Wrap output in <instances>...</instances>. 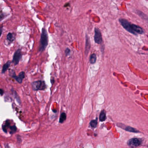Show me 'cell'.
Here are the masks:
<instances>
[{"instance_id":"20","label":"cell","mask_w":148,"mask_h":148,"mask_svg":"<svg viewBox=\"0 0 148 148\" xmlns=\"http://www.w3.org/2000/svg\"><path fill=\"white\" fill-rule=\"evenodd\" d=\"M19 77L21 79L23 80L24 78H25V72L24 71H21L20 73L18 75Z\"/></svg>"},{"instance_id":"10","label":"cell","mask_w":148,"mask_h":148,"mask_svg":"<svg viewBox=\"0 0 148 148\" xmlns=\"http://www.w3.org/2000/svg\"><path fill=\"white\" fill-rule=\"evenodd\" d=\"M11 63L12 62L10 60H8V61L7 62L6 64H4V65L3 66V68H2V73H5L6 71H7L8 68L10 67V65H11Z\"/></svg>"},{"instance_id":"21","label":"cell","mask_w":148,"mask_h":148,"mask_svg":"<svg viewBox=\"0 0 148 148\" xmlns=\"http://www.w3.org/2000/svg\"><path fill=\"white\" fill-rule=\"evenodd\" d=\"M71 52V50L69 48H66V49L65 51V53L66 56H67L69 53Z\"/></svg>"},{"instance_id":"12","label":"cell","mask_w":148,"mask_h":148,"mask_svg":"<svg viewBox=\"0 0 148 148\" xmlns=\"http://www.w3.org/2000/svg\"><path fill=\"white\" fill-rule=\"evenodd\" d=\"M126 131L130 132H134V133H138V132H140L136 129L133 128V127H130V126H126L125 128H123Z\"/></svg>"},{"instance_id":"8","label":"cell","mask_w":148,"mask_h":148,"mask_svg":"<svg viewBox=\"0 0 148 148\" xmlns=\"http://www.w3.org/2000/svg\"><path fill=\"white\" fill-rule=\"evenodd\" d=\"M10 126H11V121L9 120H6L5 124H4V125H2V129H3L4 132L7 133L8 129L9 128Z\"/></svg>"},{"instance_id":"17","label":"cell","mask_w":148,"mask_h":148,"mask_svg":"<svg viewBox=\"0 0 148 148\" xmlns=\"http://www.w3.org/2000/svg\"><path fill=\"white\" fill-rule=\"evenodd\" d=\"M9 128L10 129V133L11 134H14V133H15L17 131V128L15 125L11 126L9 127Z\"/></svg>"},{"instance_id":"11","label":"cell","mask_w":148,"mask_h":148,"mask_svg":"<svg viewBox=\"0 0 148 148\" xmlns=\"http://www.w3.org/2000/svg\"><path fill=\"white\" fill-rule=\"evenodd\" d=\"M106 119V112L105 110H103V111L101 112L100 114H99V120L101 122H103V121H105Z\"/></svg>"},{"instance_id":"15","label":"cell","mask_w":148,"mask_h":148,"mask_svg":"<svg viewBox=\"0 0 148 148\" xmlns=\"http://www.w3.org/2000/svg\"><path fill=\"white\" fill-rule=\"evenodd\" d=\"M90 124L92 128H96L98 124L97 119H97H95V120H92L90 123Z\"/></svg>"},{"instance_id":"24","label":"cell","mask_w":148,"mask_h":148,"mask_svg":"<svg viewBox=\"0 0 148 148\" xmlns=\"http://www.w3.org/2000/svg\"><path fill=\"white\" fill-rule=\"evenodd\" d=\"M5 148H9L10 147L8 146V144H6V145H5Z\"/></svg>"},{"instance_id":"2","label":"cell","mask_w":148,"mask_h":148,"mask_svg":"<svg viewBox=\"0 0 148 148\" xmlns=\"http://www.w3.org/2000/svg\"><path fill=\"white\" fill-rule=\"evenodd\" d=\"M119 21L121 24V25L127 32L132 34L134 35H136L133 31V24H131L130 22H129L128 20L125 19H120L119 20Z\"/></svg>"},{"instance_id":"7","label":"cell","mask_w":148,"mask_h":148,"mask_svg":"<svg viewBox=\"0 0 148 148\" xmlns=\"http://www.w3.org/2000/svg\"><path fill=\"white\" fill-rule=\"evenodd\" d=\"M9 74H10V77H11L14 79L18 83H19V84H21V83H22L23 80L21 79L19 77V76H17V75H16L15 71H14V70H11L10 71Z\"/></svg>"},{"instance_id":"25","label":"cell","mask_w":148,"mask_h":148,"mask_svg":"<svg viewBox=\"0 0 148 148\" xmlns=\"http://www.w3.org/2000/svg\"><path fill=\"white\" fill-rule=\"evenodd\" d=\"M3 16H1V15H0V21H1V20L3 18Z\"/></svg>"},{"instance_id":"16","label":"cell","mask_w":148,"mask_h":148,"mask_svg":"<svg viewBox=\"0 0 148 148\" xmlns=\"http://www.w3.org/2000/svg\"><path fill=\"white\" fill-rule=\"evenodd\" d=\"M12 92L14 96V97L16 99V100H17V102L19 103H21V100L20 99L18 95V93H17L16 91L14 90H12Z\"/></svg>"},{"instance_id":"4","label":"cell","mask_w":148,"mask_h":148,"mask_svg":"<svg viewBox=\"0 0 148 148\" xmlns=\"http://www.w3.org/2000/svg\"><path fill=\"white\" fill-rule=\"evenodd\" d=\"M143 140L141 138H131L127 142L128 146L131 148H135L138 147L142 144Z\"/></svg>"},{"instance_id":"5","label":"cell","mask_w":148,"mask_h":148,"mask_svg":"<svg viewBox=\"0 0 148 148\" xmlns=\"http://www.w3.org/2000/svg\"><path fill=\"white\" fill-rule=\"evenodd\" d=\"M21 58V49H19L15 51L14 54L12 62L14 64V65L16 66L18 64Z\"/></svg>"},{"instance_id":"14","label":"cell","mask_w":148,"mask_h":148,"mask_svg":"<svg viewBox=\"0 0 148 148\" xmlns=\"http://www.w3.org/2000/svg\"><path fill=\"white\" fill-rule=\"evenodd\" d=\"M96 60H97V56L95 53L91 55L90 58V64H94L96 63Z\"/></svg>"},{"instance_id":"9","label":"cell","mask_w":148,"mask_h":148,"mask_svg":"<svg viewBox=\"0 0 148 148\" xmlns=\"http://www.w3.org/2000/svg\"><path fill=\"white\" fill-rule=\"evenodd\" d=\"M90 38L87 35L86 36V41L85 53L87 54L90 48Z\"/></svg>"},{"instance_id":"6","label":"cell","mask_w":148,"mask_h":148,"mask_svg":"<svg viewBox=\"0 0 148 148\" xmlns=\"http://www.w3.org/2000/svg\"><path fill=\"white\" fill-rule=\"evenodd\" d=\"M94 40L95 42L97 44H101L103 42L102 34L100 30L98 28H95Z\"/></svg>"},{"instance_id":"1","label":"cell","mask_w":148,"mask_h":148,"mask_svg":"<svg viewBox=\"0 0 148 148\" xmlns=\"http://www.w3.org/2000/svg\"><path fill=\"white\" fill-rule=\"evenodd\" d=\"M48 34L47 32L46 29L43 28L41 32V37L40 39V45L39 47V51L42 52L45 51L48 45Z\"/></svg>"},{"instance_id":"26","label":"cell","mask_w":148,"mask_h":148,"mask_svg":"<svg viewBox=\"0 0 148 148\" xmlns=\"http://www.w3.org/2000/svg\"><path fill=\"white\" fill-rule=\"evenodd\" d=\"M51 82L52 84H53V83H54V80H53V79H51Z\"/></svg>"},{"instance_id":"13","label":"cell","mask_w":148,"mask_h":148,"mask_svg":"<svg viewBox=\"0 0 148 148\" xmlns=\"http://www.w3.org/2000/svg\"><path fill=\"white\" fill-rule=\"evenodd\" d=\"M66 119V115L65 112H63L60 114V117L59 119V123H64Z\"/></svg>"},{"instance_id":"22","label":"cell","mask_w":148,"mask_h":148,"mask_svg":"<svg viewBox=\"0 0 148 148\" xmlns=\"http://www.w3.org/2000/svg\"><path fill=\"white\" fill-rule=\"evenodd\" d=\"M4 93V91L2 89H0V95L3 96Z\"/></svg>"},{"instance_id":"23","label":"cell","mask_w":148,"mask_h":148,"mask_svg":"<svg viewBox=\"0 0 148 148\" xmlns=\"http://www.w3.org/2000/svg\"><path fill=\"white\" fill-rule=\"evenodd\" d=\"M2 31H3V29H2V27H0V37H1V34H2Z\"/></svg>"},{"instance_id":"3","label":"cell","mask_w":148,"mask_h":148,"mask_svg":"<svg viewBox=\"0 0 148 148\" xmlns=\"http://www.w3.org/2000/svg\"><path fill=\"white\" fill-rule=\"evenodd\" d=\"M32 87L34 90H44L47 88L45 82L43 80H38L32 83Z\"/></svg>"},{"instance_id":"19","label":"cell","mask_w":148,"mask_h":148,"mask_svg":"<svg viewBox=\"0 0 148 148\" xmlns=\"http://www.w3.org/2000/svg\"><path fill=\"white\" fill-rule=\"evenodd\" d=\"M137 14L139 15L140 17H141V18H143L146 19H147V17L145 14H144L142 13V12H140V11H137Z\"/></svg>"},{"instance_id":"18","label":"cell","mask_w":148,"mask_h":148,"mask_svg":"<svg viewBox=\"0 0 148 148\" xmlns=\"http://www.w3.org/2000/svg\"><path fill=\"white\" fill-rule=\"evenodd\" d=\"M7 39L9 41H11V42H12L14 40V38L13 35L11 33H9L7 35Z\"/></svg>"}]
</instances>
